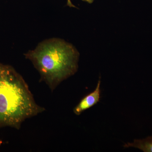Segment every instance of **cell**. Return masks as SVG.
<instances>
[{"instance_id":"cell-1","label":"cell","mask_w":152,"mask_h":152,"mask_svg":"<svg viewBox=\"0 0 152 152\" xmlns=\"http://www.w3.org/2000/svg\"><path fill=\"white\" fill-rule=\"evenodd\" d=\"M37 104L22 76L0 62V127L19 129L25 120L45 111Z\"/></svg>"},{"instance_id":"cell-2","label":"cell","mask_w":152,"mask_h":152,"mask_svg":"<svg viewBox=\"0 0 152 152\" xmlns=\"http://www.w3.org/2000/svg\"><path fill=\"white\" fill-rule=\"evenodd\" d=\"M52 91L63 81L73 75L78 68L79 53L72 44L53 38L40 43L25 54Z\"/></svg>"},{"instance_id":"cell-3","label":"cell","mask_w":152,"mask_h":152,"mask_svg":"<svg viewBox=\"0 0 152 152\" xmlns=\"http://www.w3.org/2000/svg\"><path fill=\"white\" fill-rule=\"evenodd\" d=\"M100 85V77L96 89L81 100L74 109V113L77 115H80L83 112L92 107L99 102L101 98Z\"/></svg>"},{"instance_id":"cell-4","label":"cell","mask_w":152,"mask_h":152,"mask_svg":"<svg viewBox=\"0 0 152 152\" xmlns=\"http://www.w3.org/2000/svg\"><path fill=\"white\" fill-rule=\"evenodd\" d=\"M124 148H136L144 152H152V135L142 140H134L132 143L124 144Z\"/></svg>"},{"instance_id":"cell-5","label":"cell","mask_w":152,"mask_h":152,"mask_svg":"<svg viewBox=\"0 0 152 152\" xmlns=\"http://www.w3.org/2000/svg\"><path fill=\"white\" fill-rule=\"evenodd\" d=\"M67 5L69 7H75L73 4L72 3L71 1V0H67Z\"/></svg>"},{"instance_id":"cell-6","label":"cell","mask_w":152,"mask_h":152,"mask_svg":"<svg viewBox=\"0 0 152 152\" xmlns=\"http://www.w3.org/2000/svg\"><path fill=\"white\" fill-rule=\"evenodd\" d=\"M82 1L88 3L89 4H92L94 2V0H82Z\"/></svg>"},{"instance_id":"cell-7","label":"cell","mask_w":152,"mask_h":152,"mask_svg":"<svg viewBox=\"0 0 152 152\" xmlns=\"http://www.w3.org/2000/svg\"><path fill=\"white\" fill-rule=\"evenodd\" d=\"M2 144V141L1 140H0V146H1Z\"/></svg>"}]
</instances>
